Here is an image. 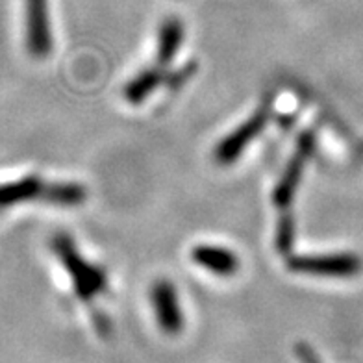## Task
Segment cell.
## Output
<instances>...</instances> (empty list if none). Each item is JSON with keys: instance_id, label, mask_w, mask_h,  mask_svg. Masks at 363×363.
I'll list each match as a JSON object with an SVG mask.
<instances>
[{"instance_id": "obj_13", "label": "cell", "mask_w": 363, "mask_h": 363, "mask_svg": "<svg viewBox=\"0 0 363 363\" xmlns=\"http://www.w3.org/2000/svg\"><path fill=\"white\" fill-rule=\"evenodd\" d=\"M193 72H195V65H193V63H189V65H186V67L180 69V71L174 72V74H171V77L167 78L169 87H171V89H177V87H180L182 84H186V80L191 77Z\"/></svg>"}, {"instance_id": "obj_6", "label": "cell", "mask_w": 363, "mask_h": 363, "mask_svg": "<svg viewBox=\"0 0 363 363\" xmlns=\"http://www.w3.org/2000/svg\"><path fill=\"white\" fill-rule=\"evenodd\" d=\"M191 258L196 265L216 272V274H220V277H230L239 269V259L235 254L226 249H220V247H211V245L195 247L191 252Z\"/></svg>"}, {"instance_id": "obj_10", "label": "cell", "mask_w": 363, "mask_h": 363, "mask_svg": "<svg viewBox=\"0 0 363 363\" xmlns=\"http://www.w3.org/2000/svg\"><path fill=\"white\" fill-rule=\"evenodd\" d=\"M163 78L165 77H163V72L160 71V69H147V71H143L126 86V101H128L130 104H141V102H143L145 99L162 84Z\"/></svg>"}, {"instance_id": "obj_1", "label": "cell", "mask_w": 363, "mask_h": 363, "mask_svg": "<svg viewBox=\"0 0 363 363\" xmlns=\"http://www.w3.org/2000/svg\"><path fill=\"white\" fill-rule=\"evenodd\" d=\"M54 250L62 259L63 267L67 269L71 274L74 287H77V295L82 301H91L96 293L104 289L106 277L101 269L93 267L86 259L82 258L80 254L74 249V243L67 235H57L54 238Z\"/></svg>"}, {"instance_id": "obj_2", "label": "cell", "mask_w": 363, "mask_h": 363, "mask_svg": "<svg viewBox=\"0 0 363 363\" xmlns=\"http://www.w3.org/2000/svg\"><path fill=\"white\" fill-rule=\"evenodd\" d=\"M289 271L317 277L349 278L362 271L363 263L356 254H325V256H295L287 259Z\"/></svg>"}, {"instance_id": "obj_11", "label": "cell", "mask_w": 363, "mask_h": 363, "mask_svg": "<svg viewBox=\"0 0 363 363\" xmlns=\"http://www.w3.org/2000/svg\"><path fill=\"white\" fill-rule=\"evenodd\" d=\"M86 189L78 184H54L47 186L45 201L60 206H78L86 201Z\"/></svg>"}, {"instance_id": "obj_7", "label": "cell", "mask_w": 363, "mask_h": 363, "mask_svg": "<svg viewBox=\"0 0 363 363\" xmlns=\"http://www.w3.org/2000/svg\"><path fill=\"white\" fill-rule=\"evenodd\" d=\"M152 301L156 313H158L160 325L169 332H174L182 326L180 308H178V298L174 287L169 282H158L154 286Z\"/></svg>"}, {"instance_id": "obj_5", "label": "cell", "mask_w": 363, "mask_h": 363, "mask_svg": "<svg viewBox=\"0 0 363 363\" xmlns=\"http://www.w3.org/2000/svg\"><path fill=\"white\" fill-rule=\"evenodd\" d=\"M26 47L35 57L48 56L52 48L47 0H26Z\"/></svg>"}, {"instance_id": "obj_8", "label": "cell", "mask_w": 363, "mask_h": 363, "mask_svg": "<svg viewBox=\"0 0 363 363\" xmlns=\"http://www.w3.org/2000/svg\"><path fill=\"white\" fill-rule=\"evenodd\" d=\"M47 186L39 180L38 177H26L21 178L11 184L0 186V208H8L17 202L32 201V199H43Z\"/></svg>"}, {"instance_id": "obj_9", "label": "cell", "mask_w": 363, "mask_h": 363, "mask_svg": "<svg viewBox=\"0 0 363 363\" xmlns=\"http://www.w3.org/2000/svg\"><path fill=\"white\" fill-rule=\"evenodd\" d=\"M184 39V28L178 19H169L163 23L160 30V43H158V63L162 67L169 65L174 60L178 48Z\"/></svg>"}, {"instance_id": "obj_3", "label": "cell", "mask_w": 363, "mask_h": 363, "mask_svg": "<svg viewBox=\"0 0 363 363\" xmlns=\"http://www.w3.org/2000/svg\"><path fill=\"white\" fill-rule=\"evenodd\" d=\"M315 148V134L313 132H304L298 139V145H296V152L291 158V162L287 163L286 172L284 177L278 182L277 189H274V195H272V201L277 208H287L291 204L293 195L296 191V186L302 178V171H304V163L308 162V158L313 152Z\"/></svg>"}, {"instance_id": "obj_12", "label": "cell", "mask_w": 363, "mask_h": 363, "mask_svg": "<svg viewBox=\"0 0 363 363\" xmlns=\"http://www.w3.org/2000/svg\"><path fill=\"white\" fill-rule=\"evenodd\" d=\"M293 241H295V220L291 216H286L278 223V234H277V249L278 252L287 254L291 249Z\"/></svg>"}, {"instance_id": "obj_4", "label": "cell", "mask_w": 363, "mask_h": 363, "mask_svg": "<svg viewBox=\"0 0 363 363\" xmlns=\"http://www.w3.org/2000/svg\"><path fill=\"white\" fill-rule=\"evenodd\" d=\"M267 119L269 104L259 108L254 117H250L247 123H243L238 130H234L232 134L226 135V138L220 141L219 147H217L216 150V162L220 163V165H230V163H234L235 160L239 158V154L247 148V145H249L252 139L258 138L259 132L265 128Z\"/></svg>"}]
</instances>
